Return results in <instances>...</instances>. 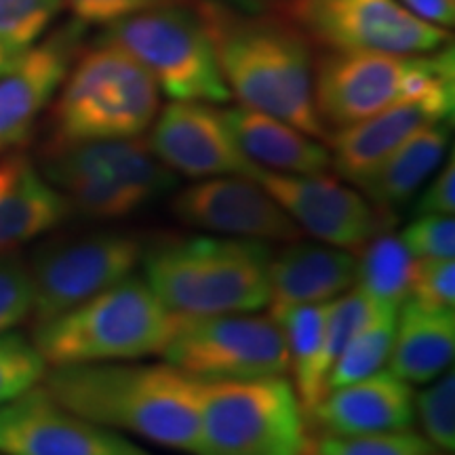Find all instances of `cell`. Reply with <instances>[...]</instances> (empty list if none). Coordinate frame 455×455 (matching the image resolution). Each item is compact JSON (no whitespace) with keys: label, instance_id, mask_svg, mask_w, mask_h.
<instances>
[{"label":"cell","instance_id":"cell-7","mask_svg":"<svg viewBox=\"0 0 455 455\" xmlns=\"http://www.w3.org/2000/svg\"><path fill=\"white\" fill-rule=\"evenodd\" d=\"M44 178L95 220L129 218L178 181L140 138L49 146Z\"/></svg>","mask_w":455,"mask_h":455},{"label":"cell","instance_id":"cell-14","mask_svg":"<svg viewBox=\"0 0 455 455\" xmlns=\"http://www.w3.org/2000/svg\"><path fill=\"white\" fill-rule=\"evenodd\" d=\"M3 455H150L121 432L89 422L41 384L0 405Z\"/></svg>","mask_w":455,"mask_h":455},{"label":"cell","instance_id":"cell-35","mask_svg":"<svg viewBox=\"0 0 455 455\" xmlns=\"http://www.w3.org/2000/svg\"><path fill=\"white\" fill-rule=\"evenodd\" d=\"M188 3L190 0H64L78 24L93 26H110L114 21L141 13V11L180 7Z\"/></svg>","mask_w":455,"mask_h":455},{"label":"cell","instance_id":"cell-9","mask_svg":"<svg viewBox=\"0 0 455 455\" xmlns=\"http://www.w3.org/2000/svg\"><path fill=\"white\" fill-rule=\"evenodd\" d=\"M100 41L133 57L173 101L226 104L230 100L212 38L201 17L186 4L114 21Z\"/></svg>","mask_w":455,"mask_h":455},{"label":"cell","instance_id":"cell-5","mask_svg":"<svg viewBox=\"0 0 455 455\" xmlns=\"http://www.w3.org/2000/svg\"><path fill=\"white\" fill-rule=\"evenodd\" d=\"M419 100L455 106L453 47L424 55L327 51L315 68V104L327 133Z\"/></svg>","mask_w":455,"mask_h":455},{"label":"cell","instance_id":"cell-15","mask_svg":"<svg viewBox=\"0 0 455 455\" xmlns=\"http://www.w3.org/2000/svg\"><path fill=\"white\" fill-rule=\"evenodd\" d=\"M171 212L186 226L212 235L264 243L304 238L281 204L258 181L243 175L209 178L186 186L171 198Z\"/></svg>","mask_w":455,"mask_h":455},{"label":"cell","instance_id":"cell-34","mask_svg":"<svg viewBox=\"0 0 455 455\" xmlns=\"http://www.w3.org/2000/svg\"><path fill=\"white\" fill-rule=\"evenodd\" d=\"M409 299L428 308L453 310L455 306V261L445 259H415L411 291Z\"/></svg>","mask_w":455,"mask_h":455},{"label":"cell","instance_id":"cell-20","mask_svg":"<svg viewBox=\"0 0 455 455\" xmlns=\"http://www.w3.org/2000/svg\"><path fill=\"white\" fill-rule=\"evenodd\" d=\"M356 284V253L325 243H287L270 259V310L329 304Z\"/></svg>","mask_w":455,"mask_h":455},{"label":"cell","instance_id":"cell-3","mask_svg":"<svg viewBox=\"0 0 455 455\" xmlns=\"http://www.w3.org/2000/svg\"><path fill=\"white\" fill-rule=\"evenodd\" d=\"M268 243L196 235L144 253V281L175 315H241L270 301Z\"/></svg>","mask_w":455,"mask_h":455},{"label":"cell","instance_id":"cell-38","mask_svg":"<svg viewBox=\"0 0 455 455\" xmlns=\"http://www.w3.org/2000/svg\"><path fill=\"white\" fill-rule=\"evenodd\" d=\"M218 3H224V4H236L235 9H241V11H251V13H258V11L264 7L266 0H218Z\"/></svg>","mask_w":455,"mask_h":455},{"label":"cell","instance_id":"cell-8","mask_svg":"<svg viewBox=\"0 0 455 455\" xmlns=\"http://www.w3.org/2000/svg\"><path fill=\"white\" fill-rule=\"evenodd\" d=\"M310 428L287 375L203 384L195 455H308Z\"/></svg>","mask_w":455,"mask_h":455},{"label":"cell","instance_id":"cell-17","mask_svg":"<svg viewBox=\"0 0 455 455\" xmlns=\"http://www.w3.org/2000/svg\"><path fill=\"white\" fill-rule=\"evenodd\" d=\"M81 24L66 26L34 44L0 74V155L30 138L74 64Z\"/></svg>","mask_w":455,"mask_h":455},{"label":"cell","instance_id":"cell-11","mask_svg":"<svg viewBox=\"0 0 455 455\" xmlns=\"http://www.w3.org/2000/svg\"><path fill=\"white\" fill-rule=\"evenodd\" d=\"M289 24L327 51L424 55L445 47V28L426 24L398 0H287Z\"/></svg>","mask_w":455,"mask_h":455},{"label":"cell","instance_id":"cell-29","mask_svg":"<svg viewBox=\"0 0 455 455\" xmlns=\"http://www.w3.org/2000/svg\"><path fill=\"white\" fill-rule=\"evenodd\" d=\"M64 0H0V44L20 55L53 26Z\"/></svg>","mask_w":455,"mask_h":455},{"label":"cell","instance_id":"cell-26","mask_svg":"<svg viewBox=\"0 0 455 455\" xmlns=\"http://www.w3.org/2000/svg\"><path fill=\"white\" fill-rule=\"evenodd\" d=\"M356 253V287L361 291L392 308L409 299L415 258L401 236L388 235V230L379 232Z\"/></svg>","mask_w":455,"mask_h":455},{"label":"cell","instance_id":"cell-40","mask_svg":"<svg viewBox=\"0 0 455 455\" xmlns=\"http://www.w3.org/2000/svg\"><path fill=\"white\" fill-rule=\"evenodd\" d=\"M435 455H451V453H443V451H435Z\"/></svg>","mask_w":455,"mask_h":455},{"label":"cell","instance_id":"cell-24","mask_svg":"<svg viewBox=\"0 0 455 455\" xmlns=\"http://www.w3.org/2000/svg\"><path fill=\"white\" fill-rule=\"evenodd\" d=\"M449 124L451 121H441L418 131L371 173L356 181L361 195L384 212L405 204L445 158Z\"/></svg>","mask_w":455,"mask_h":455},{"label":"cell","instance_id":"cell-39","mask_svg":"<svg viewBox=\"0 0 455 455\" xmlns=\"http://www.w3.org/2000/svg\"><path fill=\"white\" fill-rule=\"evenodd\" d=\"M15 57H17L15 53H11V51H7L3 47V44H0V74L7 70L11 64H13Z\"/></svg>","mask_w":455,"mask_h":455},{"label":"cell","instance_id":"cell-25","mask_svg":"<svg viewBox=\"0 0 455 455\" xmlns=\"http://www.w3.org/2000/svg\"><path fill=\"white\" fill-rule=\"evenodd\" d=\"M327 312L329 304L291 306V308L268 312L281 327L284 344H287L289 373L293 375L291 384L298 392L306 418L310 409L327 395V384L321 369Z\"/></svg>","mask_w":455,"mask_h":455},{"label":"cell","instance_id":"cell-2","mask_svg":"<svg viewBox=\"0 0 455 455\" xmlns=\"http://www.w3.org/2000/svg\"><path fill=\"white\" fill-rule=\"evenodd\" d=\"M196 15L212 38L230 98L327 140L315 104L312 49L298 28L284 17L247 13L218 0H198Z\"/></svg>","mask_w":455,"mask_h":455},{"label":"cell","instance_id":"cell-22","mask_svg":"<svg viewBox=\"0 0 455 455\" xmlns=\"http://www.w3.org/2000/svg\"><path fill=\"white\" fill-rule=\"evenodd\" d=\"M221 112L236 144L255 167L284 175H315L331 169L329 148L281 118L243 106Z\"/></svg>","mask_w":455,"mask_h":455},{"label":"cell","instance_id":"cell-32","mask_svg":"<svg viewBox=\"0 0 455 455\" xmlns=\"http://www.w3.org/2000/svg\"><path fill=\"white\" fill-rule=\"evenodd\" d=\"M34 283L26 261L0 255V333H9L32 316Z\"/></svg>","mask_w":455,"mask_h":455},{"label":"cell","instance_id":"cell-28","mask_svg":"<svg viewBox=\"0 0 455 455\" xmlns=\"http://www.w3.org/2000/svg\"><path fill=\"white\" fill-rule=\"evenodd\" d=\"M415 422L422 436L436 451L453 453L455 449V375L451 369L428 382L413 395Z\"/></svg>","mask_w":455,"mask_h":455},{"label":"cell","instance_id":"cell-16","mask_svg":"<svg viewBox=\"0 0 455 455\" xmlns=\"http://www.w3.org/2000/svg\"><path fill=\"white\" fill-rule=\"evenodd\" d=\"M146 141L164 167L192 180L253 178L258 169L236 144L224 112L204 101H171L158 110Z\"/></svg>","mask_w":455,"mask_h":455},{"label":"cell","instance_id":"cell-10","mask_svg":"<svg viewBox=\"0 0 455 455\" xmlns=\"http://www.w3.org/2000/svg\"><path fill=\"white\" fill-rule=\"evenodd\" d=\"M164 363L201 384L289 375L281 327L270 315H178Z\"/></svg>","mask_w":455,"mask_h":455},{"label":"cell","instance_id":"cell-1","mask_svg":"<svg viewBox=\"0 0 455 455\" xmlns=\"http://www.w3.org/2000/svg\"><path fill=\"white\" fill-rule=\"evenodd\" d=\"M41 386L89 422L173 451L196 453L203 384L169 363L49 367Z\"/></svg>","mask_w":455,"mask_h":455},{"label":"cell","instance_id":"cell-18","mask_svg":"<svg viewBox=\"0 0 455 455\" xmlns=\"http://www.w3.org/2000/svg\"><path fill=\"white\" fill-rule=\"evenodd\" d=\"M415 422L411 384L390 369L327 390L310 409V435L363 436L409 430Z\"/></svg>","mask_w":455,"mask_h":455},{"label":"cell","instance_id":"cell-27","mask_svg":"<svg viewBox=\"0 0 455 455\" xmlns=\"http://www.w3.org/2000/svg\"><path fill=\"white\" fill-rule=\"evenodd\" d=\"M396 312L398 308L378 304L365 327L350 339V344L346 346V350L333 365L329 373L327 390L358 382L388 365L392 344H395Z\"/></svg>","mask_w":455,"mask_h":455},{"label":"cell","instance_id":"cell-12","mask_svg":"<svg viewBox=\"0 0 455 455\" xmlns=\"http://www.w3.org/2000/svg\"><path fill=\"white\" fill-rule=\"evenodd\" d=\"M144 253V243L127 232H95L47 244L30 266L34 325L64 315L135 275Z\"/></svg>","mask_w":455,"mask_h":455},{"label":"cell","instance_id":"cell-4","mask_svg":"<svg viewBox=\"0 0 455 455\" xmlns=\"http://www.w3.org/2000/svg\"><path fill=\"white\" fill-rule=\"evenodd\" d=\"M178 315L131 275L76 308L41 323L32 344L49 367L140 361L163 355Z\"/></svg>","mask_w":455,"mask_h":455},{"label":"cell","instance_id":"cell-6","mask_svg":"<svg viewBox=\"0 0 455 455\" xmlns=\"http://www.w3.org/2000/svg\"><path fill=\"white\" fill-rule=\"evenodd\" d=\"M158 110L155 78L123 49L100 41L74 61L57 91L49 146L140 138Z\"/></svg>","mask_w":455,"mask_h":455},{"label":"cell","instance_id":"cell-30","mask_svg":"<svg viewBox=\"0 0 455 455\" xmlns=\"http://www.w3.org/2000/svg\"><path fill=\"white\" fill-rule=\"evenodd\" d=\"M419 432L396 430L363 436L310 435L308 455H435Z\"/></svg>","mask_w":455,"mask_h":455},{"label":"cell","instance_id":"cell-33","mask_svg":"<svg viewBox=\"0 0 455 455\" xmlns=\"http://www.w3.org/2000/svg\"><path fill=\"white\" fill-rule=\"evenodd\" d=\"M415 259H445L455 255L453 215H418L401 235Z\"/></svg>","mask_w":455,"mask_h":455},{"label":"cell","instance_id":"cell-36","mask_svg":"<svg viewBox=\"0 0 455 455\" xmlns=\"http://www.w3.org/2000/svg\"><path fill=\"white\" fill-rule=\"evenodd\" d=\"M418 215H453L455 213V158L443 164L430 186L426 188L415 204Z\"/></svg>","mask_w":455,"mask_h":455},{"label":"cell","instance_id":"cell-31","mask_svg":"<svg viewBox=\"0 0 455 455\" xmlns=\"http://www.w3.org/2000/svg\"><path fill=\"white\" fill-rule=\"evenodd\" d=\"M47 369L32 341L17 333H0V405L41 384Z\"/></svg>","mask_w":455,"mask_h":455},{"label":"cell","instance_id":"cell-41","mask_svg":"<svg viewBox=\"0 0 455 455\" xmlns=\"http://www.w3.org/2000/svg\"><path fill=\"white\" fill-rule=\"evenodd\" d=\"M0 455H3V453H0Z\"/></svg>","mask_w":455,"mask_h":455},{"label":"cell","instance_id":"cell-37","mask_svg":"<svg viewBox=\"0 0 455 455\" xmlns=\"http://www.w3.org/2000/svg\"><path fill=\"white\" fill-rule=\"evenodd\" d=\"M398 3L426 24L445 30L455 24V0H398Z\"/></svg>","mask_w":455,"mask_h":455},{"label":"cell","instance_id":"cell-23","mask_svg":"<svg viewBox=\"0 0 455 455\" xmlns=\"http://www.w3.org/2000/svg\"><path fill=\"white\" fill-rule=\"evenodd\" d=\"M455 352V310L428 308L415 299L398 306L392 373L407 384H428L451 365Z\"/></svg>","mask_w":455,"mask_h":455},{"label":"cell","instance_id":"cell-21","mask_svg":"<svg viewBox=\"0 0 455 455\" xmlns=\"http://www.w3.org/2000/svg\"><path fill=\"white\" fill-rule=\"evenodd\" d=\"M72 207L30 158L9 155L0 161V255L47 235Z\"/></svg>","mask_w":455,"mask_h":455},{"label":"cell","instance_id":"cell-19","mask_svg":"<svg viewBox=\"0 0 455 455\" xmlns=\"http://www.w3.org/2000/svg\"><path fill=\"white\" fill-rule=\"evenodd\" d=\"M453 108L436 100L401 101L348 127L331 131L325 140L331 167L341 180L356 184L418 131L428 124L451 121Z\"/></svg>","mask_w":455,"mask_h":455},{"label":"cell","instance_id":"cell-13","mask_svg":"<svg viewBox=\"0 0 455 455\" xmlns=\"http://www.w3.org/2000/svg\"><path fill=\"white\" fill-rule=\"evenodd\" d=\"M304 236L356 253L375 235L390 228V212L375 207L355 188L327 173L284 175L255 169L253 178Z\"/></svg>","mask_w":455,"mask_h":455}]
</instances>
